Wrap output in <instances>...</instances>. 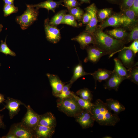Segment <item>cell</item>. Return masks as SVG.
I'll list each match as a JSON object with an SVG mask.
<instances>
[{"mask_svg":"<svg viewBox=\"0 0 138 138\" xmlns=\"http://www.w3.org/2000/svg\"><path fill=\"white\" fill-rule=\"evenodd\" d=\"M47 18L44 22V29L46 38L50 42L53 44L58 43L61 38L60 30L57 26L50 25Z\"/></svg>","mask_w":138,"mask_h":138,"instance_id":"6","label":"cell"},{"mask_svg":"<svg viewBox=\"0 0 138 138\" xmlns=\"http://www.w3.org/2000/svg\"><path fill=\"white\" fill-rule=\"evenodd\" d=\"M134 0H121L119 5L121 10L130 8Z\"/></svg>","mask_w":138,"mask_h":138,"instance_id":"37","label":"cell"},{"mask_svg":"<svg viewBox=\"0 0 138 138\" xmlns=\"http://www.w3.org/2000/svg\"><path fill=\"white\" fill-rule=\"evenodd\" d=\"M6 38L4 42L2 40L1 41V43L0 45V52L3 53L6 55H10L13 56H16V53L11 50L7 45L6 40Z\"/></svg>","mask_w":138,"mask_h":138,"instance_id":"34","label":"cell"},{"mask_svg":"<svg viewBox=\"0 0 138 138\" xmlns=\"http://www.w3.org/2000/svg\"><path fill=\"white\" fill-rule=\"evenodd\" d=\"M62 0L56 1L53 0H47L37 4L31 5L34 8L39 9L40 8H44L47 9L48 12L51 10L54 12L56 8L60 5H62Z\"/></svg>","mask_w":138,"mask_h":138,"instance_id":"20","label":"cell"},{"mask_svg":"<svg viewBox=\"0 0 138 138\" xmlns=\"http://www.w3.org/2000/svg\"><path fill=\"white\" fill-rule=\"evenodd\" d=\"M8 132L17 138H35L34 130L27 127L21 122L13 124Z\"/></svg>","mask_w":138,"mask_h":138,"instance_id":"5","label":"cell"},{"mask_svg":"<svg viewBox=\"0 0 138 138\" xmlns=\"http://www.w3.org/2000/svg\"><path fill=\"white\" fill-rule=\"evenodd\" d=\"M4 102L6 103V105L4 107L8 110L9 115L11 119H12L18 114L20 110V105H23L25 106H26L21 101L10 97H8Z\"/></svg>","mask_w":138,"mask_h":138,"instance_id":"13","label":"cell"},{"mask_svg":"<svg viewBox=\"0 0 138 138\" xmlns=\"http://www.w3.org/2000/svg\"><path fill=\"white\" fill-rule=\"evenodd\" d=\"M126 19L123 26L125 28H131L137 24V16L135 13L130 9L121 10Z\"/></svg>","mask_w":138,"mask_h":138,"instance_id":"19","label":"cell"},{"mask_svg":"<svg viewBox=\"0 0 138 138\" xmlns=\"http://www.w3.org/2000/svg\"><path fill=\"white\" fill-rule=\"evenodd\" d=\"M105 103L109 109L117 115L124 111L125 109L124 106L119 102L112 98L107 99Z\"/></svg>","mask_w":138,"mask_h":138,"instance_id":"22","label":"cell"},{"mask_svg":"<svg viewBox=\"0 0 138 138\" xmlns=\"http://www.w3.org/2000/svg\"><path fill=\"white\" fill-rule=\"evenodd\" d=\"M69 14L72 15L78 22L81 21L84 13L83 10L79 6L72 8L68 9Z\"/></svg>","mask_w":138,"mask_h":138,"instance_id":"30","label":"cell"},{"mask_svg":"<svg viewBox=\"0 0 138 138\" xmlns=\"http://www.w3.org/2000/svg\"><path fill=\"white\" fill-rule=\"evenodd\" d=\"M108 2L113 4L119 5L121 0H106Z\"/></svg>","mask_w":138,"mask_h":138,"instance_id":"44","label":"cell"},{"mask_svg":"<svg viewBox=\"0 0 138 138\" xmlns=\"http://www.w3.org/2000/svg\"><path fill=\"white\" fill-rule=\"evenodd\" d=\"M5 109V108L4 107L2 109L0 110V112L4 110ZM3 115L1 116L0 114V128H1L5 129L6 127V126L3 121Z\"/></svg>","mask_w":138,"mask_h":138,"instance_id":"42","label":"cell"},{"mask_svg":"<svg viewBox=\"0 0 138 138\" xmlns=\"http://www.w3.org/2000/svg\"><path fill=\"white\" fill-rule=\"evenodd\" d=\"M85 9V11L89 12L91 15V19L89 22L86 25L85 31L93 33L97 28L98 21L97 16V8L95 4L93 3L86 8Z\"/></svg>","mask_w":138,"mask_h":138,"instance_id":"10","label":"cell"},{"mask_svg":"<svg viewBox=\"0 0 138 138\" xmlns=\"http://www.w3.org/2000/svg\"><path fill=\"white\" fill-rule=\"evenodd\" d=\"M131 28L130 32L124 41L125 44L129 43L138 39V26L137 24Z\"/></svg>","mask_w":138,"mask_h":138,"instance_id":"29","label":"cell"},{"mask_svg":"<svg viewBox=\"0 0 138 138\" xmlns=\"http://www.w3.org/2000/svg\"><path fill=\"white\" fill-rule=\"evenodd\" d=\"M53 96L56 97L61 93L64 85V83L57 75L47 73Z\"/></svg>","mask_w":138,"mask_h":138,"instance_id":"16","label":"cell"},{"mask_svg":"<svg viewBox=\"0 0 138 138\" xmlns=\"http://www.w3.org/2000/svg\"><path fill=\"white\" fill-rule=\"evenodd\" d=\"M5 100L4 95L0 93V104L4 102Z\"/></svg>","mask_w":138,"mask_h":138,"instance_id":"46","label":"cell"},{"mask_svg":"<svg viewBox=\"0 0 138 138\" xmlns=\"http://www.w3.org/2000/svg\"><path fill=\"white\" fill-rule=\"evenodd\" d=\"M113 9L111 8H106L98 10L97 16L98 21L103 22L112 14Z\"/></svg>","mask_w":138,"mask_h":138,"instance_id":"28","label":"cell"},{"mask_svg":"<svg viewBox=\"0 0 138 138\" xmlns=\"http://www.w3.org/2000/svg\"><path fill=\"white\" fill-rule=\"evenodd\" d=\"M75 118L84 129L92 127L95 121L90 112L85 110H83Z\"/></svg>","mask_w":138,"mask_h":138,"instance_id":"12","label":"cell"},{"mask_svg":"<svg viewBox=\"0 0 138 138\" xmlns=\"http://www.w3.org/2000/svg\"><path fill=\"white\" fill-rule=\"evenodd\" d=\"M107 33L114 38L123 41L125 40L128 33L126 30L122 28H117L108 30Z\"/></svg>","mask_w":138,"mask_h":138,"instance_id":"23","label":"cell"},{"mask_svg":"<svg viewBox=\"0 0 138 138\" xmlns=\"http://www.w3.org/2000/svg\"><path fill=\"white\" fill-rule=\"evenodd\" d=\"M126 79H127L126 77L119 75L114 71L110 76L106 80L104 88L109 90L114 89L117 91L121 82Z\"/></svg>","mask_w":138,"mask_h":138,"instance_id":"15","label":"cell"},{"mask_svg":"<svg viewBox=\"0 0 138 138\" xmlns=\"http://www.w3.org/2000/svg\"><path fill=\"white\" fill-rule=\"evenodd\" d=\"M114 71L105 69H99L94 72L91 73L94 79L95 84H96L97 81L101 82L103 80H106L110 76Z\"/></svg>","mask_w":138,"mask_h":138,"instance_id":"21","label":"cell"},{"mask_svg":"<svg viewBox=\"0 0 138 138\" xmlns=\"http://www.w3.org/2000/svg\"><path fill=\"white\" fill-rule=\"evenodd\" d=\"M80 1L81 4L84 3H90L91 0H79Z\"/></svg>","mask_w":138,"mask_h":138,"instance_id":"47","label":"cell"},{"mask_svg":"<svg viewBox=\"0 0 138 138\" xmlns=\"http://www.w3.org/2000/svg\"><path fill=\"white\" fill-rule=\"evenodd\" d=\"M71 40L78 42L82 49L85 48L90 44H94V39L93 33L85 31L72 38Z\"/></svg>","mask_w":138,"mask_h":138,"instance_id":"14","label":"cell"},{"mask_svg":"<svg viewBox=\"0 0 138 138\" xmlns=\"http://www.w3.org/2000/svg\"><path fill=\"white\" fill-rule=\"evenodd\" d=\"M85 48L87 56L84 60L85 63L89 61L93 63H96L102 56L107 55L104 52L95 45H88Z\"/></svg>","mask_w":138,"mask_h":138,"instance_id":"9","label":"cell"},{"mask_svg":"<svg viewBox=\"0 0 138 138\" xmlns=\"http://www.w3.org/2000/svg\"><path fill=\"white\" fill-rule=\"evenodd\" d=\"M91 73L86 72L84 70L82 63L79 62L74 69L73 75L70 83L72 84L75 81L80 77L88 75H91Z\"/></svg>","mask_w":138,"mask_h":138,"instance_id":"25","label":"cell"},{"mask_svg":"<svg viewBox=\"0 0 138 138\" xmlns=\"http://www.w3.org/2000/svg\"><path fill=\"white\" fill-rule=\"evenodd\" d=\"M56 123L55 117L51 112H48L44 114L39 115L38 125L55 128Z\"/></svg>","mask_w":138,"mask_h":138,"instance_id":"18","label":"cell"},{"mask_svg":"<svg viewBox=\"0 0 138 138\" xmlns=\"http://www.w3.org/2000/svg\"><path fill=\"white\" fill-rule=\"evenodd\" d=\"M5 4L14 5V0H3Z\"/></svg>","mask_w":138,"mask_h":138,"instance_id":"45","label":"cell"},{"mask_svg":"<svg viewBox=\"0 0 138 138\" xmlns=\"http://www.w3.org/2000/svg\"><path fill=\"white\" fill-rule=\"evenodd\" d=\"M3 10L4 16L6 17L13 13L17 12L18 9L17 7H15L14 5L5 4Z\"/></svg>","mask_w":138,"mask_h":138,"instance_id":"35","label":"cell"},{"mask_svg":"<svg viewBox=\"0 0 138 138\" xmlns=\"http://www.w3.org/2000/svg\"><path fill=\"white\" fill-rule=\"evenodd\" d=\"M103 138H112V137H111L110 136H106L104 137H103Z\"/></svg>","mask_w":138,"mask_h":138,"instance_id":"49","label":"cell"},{"mask_svg":"<svg viewBox=\"0 0 138 138\" xmlns=\"http://www.w3.org/2000/svg\"><path fill=\"white\" fill-rule=\"evenodd\" d=\"M1 63H0V66H1Z\"/></svg>","mask_w":138,"mask_h":138,"instance_id":"50","label":"cell"},{"mask_svg":"<svg viewBox=\"0 0 138 138\" xmlns=\"http://www.w3.org/2000/svg\"><path fill=\"white\" fill-rule=\"evenodd\" d=\"M3 26L2 24H0V32L2 31Z\"/></svg>","mask_w":138,"mask_h":138,"instance_id":"48","label":"cell"},{"mask_svg":"<svg viewBox=\"0 0 138 138\" xmlns=\"http://www.w3.org/2000/svg\"><path fill=\"white\" fill-rule=\"evenodd\" d=\"M91 18V14L88 12L86 11L82 17L81 21L83 24H87L89 22Z\"/></svg>","mask_w":138,"mask_h":138,"instance_id":"39","label":"cell"},{"mask_svg":"<svg viewBox=\"0 0 138 138\" xmlns=\"http://www.w3.org/2000/svg\"><path fill=\"white\" fill-rule=\"evenodd\" d=\"M93 34L94 39V45L103 51L107 55H109V58L118 52L125 44L123 41L114 38L97 27Z\"/></svg>","mask_w":138,"mask_h":138,"instance_id":"1","label":"cell"},{"mask_svg":"<svg viewBox=\"0 0 138 138\" xmlns=\"http://www.w3.org/2000/svg\"><path fill=\"white\" fill-rule=\"evenodd\" d=\"M72 97L76 100L80 107L83 109L87 110L90 112L93 103L91 101L84 100L79 97L73 92L71 93Z\"/></svg>","mask_w":138,"mask_h":138,"instance_id":"26","label":"cell"},{"mask_svg":"<svg viewBox=\"0 0 138 138\" xmlns=\"http://www.w3.org/2000/svg\"><path fill=\"white\" fill-rule=\"evenodd\" d=\"M55 128L38 125L34 130L35 138H50L55 133Z\"/></svg>","mask_w":138,"mask_h":138,"instance_id":"17","label":"cell"},{"mask_svg":"<svg viewBox=\"0 0 138 138\" xmlns=\"http://www.w3.org/2000/svg\"><path fill=\"white\" fill-rule=\"evenodd\" d=\"M62 24H67L74 27H77L78 26L76 20L70 14H66L65 15Z\"/></svg>","mask_w":138,"mask_h":138,"instance_id":"33","label":"cell"},{"mask_svg":"<svg viewBox=\"0 0 138 138\" xmlns=\"http://www.w3.org/2000/svg\"><path fill=\"white\" fill-rule=\"evenodd\" d=\"M90 112L95 121L101 126H115L120 120L118 115L112 113L105 103L100 99L97 100Z\"/></svg>","mask_w":138,"mask_h":138,"instance_id":"2","label":"cell"},{"mask_svg":"<svg viewBox=\"0 0 138 138\" xmlns=\"http://www.w3.org/2000/svg\"><path fill=\"white\" fill-rule=\"evenodd\" d=\"M118 52V59L124 66L128 69L135 66L134 65L135 55L131 50L128 49H121Z\"/></svg>","mask_w":138,"mask_h":138,"instance_id":"11","label":"cell"},{"mask_svg":"<svg viewBox=\"0 0 138 138\" xmlns=\"http://www.w3.org/2000/svg\"><path fill=\"white\" fill-rule=\"evenodd\" d=\"M27 112L21 122L29 129L34 130L38 125L39 115L35 112L29 105L26 106Z\"/></svg>","mask_w":138,"mask_h":138,"instance_id":"8","label":"cell"},{"mask_svg":"<svg viewBox=\"0 0 138 138\" xmlns=\"http://www.w3.org/2000/svg\"><path fill=\"white\" fill-rule=\"evenodd\" d=\"M67 12L66 10H62L58 12L49 20V24L57 26L60 24H62L64 16Z\"/></svg>","mask_w":138,"mask_h":138,"instance_id":"27","label":"cell"},{"mask_svg":"<svg viewBox=\"0 0 138 138\" xmlns=\"http://www.w3.org/2000/svg\"><path fill=\"white\" fill-rule=\"evenodd\" d=\"M72 92L69 90L65 92H61L56 97L59 98L60 100L72 96Z\"/></svg>","mask_w":138,"mask_h":138,"instance_id":"40","label":"cell"},{"mask_svg":"<svg viewBox=\"0 0 138 138\" xmlns=\"http://www.w3.org/2000/svg\"><path fill=\"white\" fill-rule=\"evenodd\" d=\"M62 1L64 3V6L68 9L79 6L81 5V3L77 0H62Z\"/></svg>","mask_w":138,"mask_h":138,"instance_id":"36","label":"cell"},{"mask_svg":"<svg viewBox=\"0 0 138 138\" xmlns=\"http://www.w3.org/2000/svg\"><path fill=\"white\" fill-rule=\"evenodd\" d=\"M122 49H128L131 50L135 55L138 52V40L133 41L132 44L128 47H124Z\"/></svg>","mask_w":138,"mask_h":138,"instance_id":"38","label":"cell"},{"mask_svg":"<svg viewBox=\"0 0 138 138\" xmlns=\"http://www.w3.org/2000/svg\"><path fill=\"white\" fill-rule=\"evenodd\" d=\"M133 10L136 15H138V0H134L132 5L130 9Z\"/></svg>","mask_w":138,"mask_h":138,"instance_id":"41","label":"cell"},{"mask_svg":"<svg viewBox=\"0 0 138 138\" xmlns=\"http://www.w3.org/2000/svg\"><path fill=\"white\" fill-rule=\"evenodd\" d=\"M2 138H17L14 134L8 132L7 134L5 136H2Z\"/></svg>","mask_w":138,"mask_h":138,"instance_id":"43","label":"cell"},{"mask_svg":"<svg viewBox=\"0 0 138 138\" xmlns=\"http://www.w3.org/2000/svg\"><path fill=\"white\" fill-rule=\"evenodd\" d=\"M126 19L123 13L121 12L112 14L106 19L102 24L98 26V28L103 30L109 26L118 27L123 26Z\"/></svg>","mask_w":138,"mask_h":138,"instance_id":"7","label":"cell"},{"mask_svg":"<svg viewBox=\"0 0 138 138\" xmlns=\"http://www.w3.org/2000/svg\"><path fill=\"white\" fill-rule=\"evenodd\" d=\"M115 63L114 72L119 75L126 77L129 79V71L123 65L121 61L118 59H114Z\"/></svg>","mask_w":138,"mask_h":138,"instance_id":"24","label":"cell"},{"mask_svg":"<svg viewBox=\"0 0 138 138\" xmlns=\"http://www.w3.org/2000/svg\"><path fill=\"white\" fill-rule=\"evenodd\" d=\"M58 110L67 116L74 118L83 110L72 96L60 100L57 102Z\"/></svg>","mask_w":138,"mask_h":138,"instance_id":"3","label":"cell"},{"mask_svg":"<svg viewBox=\"0 0 138 138\" xmlns=\"http://www.w3.org/2000/svg\"><path fill=\"white\" fill-rule=\"evenodd\" d=\"M129 78V79L134 83L138 84V67L135 66L128 69Z\"/></svg>","mask_w":138,"mask_h":138,"instance_id":"32","label":"cell"},{"mask_svg":"<svg viewBox=\"0 0 138 138\" xmlns=\"http://www.w3.org/2000/svg\"><path fill=\"white\" fill-rule=\"evenodd\" d=\"M27 9L21 15L17 16L16 21L23 30L27 29L37 19L39 8H34L31 5H26Z\"/></svg>","mask_w":138,"mask_h":138,"instance_id":"4","label":"cell"},{"mask_svg":"<svg viewBox=\"0 0 138 138\" xmlns=\"http://www.w3.org/2000/svg\"><path fill=\"white\" fill-rule=\"evenodd\" d=\"M76 94L84 100L91 101L92 100L93 96L91 92L87 88L80 89L76 92Z\"/></svg>","mask_w":138,"mask_h":138,"instance_id":"31","label":"cell"}]
</instances>
